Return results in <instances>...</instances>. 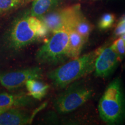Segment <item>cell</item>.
I'll list each match as a JSON object with an SVG mask.
<instances>
[{
	"label": "cell",
	"instance_id": "obj_6",
	"mask_svg": "<svg viewBox=\"0 0 125 125\" xmlns=\"http://www.w3.org/2000/svg\"><path fill=\"white\" fill-rule=\"evenodd\" d=\"M81 12L79 4L51 10L40 19L46 26L49 31L53 32L61 30H70L76 16Z\"/></svg>",
	"mask_w": 125,
	"mask_h": 125
},
{
	"label": "cell",
	"instance_id": "obj_13",
	"mask_svg": "<svg viewBox=\"0 0 125 125\" xmlns=\"http://www.w3.org/2000/svg\"><path fill=\"white\" fill-rule=\"evenodd\" d=\"M59 0H33L30 13L40 18L52 10L58 4Z\"/></svg>",
	"mask_w": 125,
	"mask_h": 125
},
{
	"label": "cell",
	"instance_id": "obj_15",
	"mask_svg": "<svg viewBox=\"0 0 125 125\" xmlns=\"http://www.w3.org/2000/svg\"><path fill=\"white\" fill-rule=\"evenodd\" d=\"M33 0H0V16L24 7Z\"/></svg>",
	"mask_w": 125,
	"mask_h": 125
},
{
	"label": "cell",
	"instance_id": "obj_9",
	"mask_svg": "<svg viewBox=\"0 0 125 125\" xmlns=\"http://www.w3.org/2000/svg\"><path fill=\"white\" fill-rule=\"evenodd\" d=\"M31 121L32 116L19 108H10L0 114V125H24Z\"/></svg>",
	"mask_w": 125,
	"mask_h": 125
},
{
	"label": "cell",
	"instance_id": "obj_4",
	"mask_svg": "<svg viewBox=\"0 0 125 125\" xmlns=\"http://www.w3.org/2000/svg\"><path fill=\"white\" fill-rule=\"evenodd\" d=\"M69 32L61 30L53 32V35L36 53L35 59L41 64H57L68 57Z\"/></svg>",
	"mask_w": 125,
	"mask_h": 125
},
{
	"label": "cell",
	"instance_id": "obj_16",
	"mask_svg": "<svg viewBox=\"0 0 125 125\" xmlns=\"http://www.w3.org/2000/svg\"><path fill=\"white\" fill-rule=\"evenodd\" d=\"M115 17L114 14L106 13L101 17L98 21V28L101 30H104L110 28L115 22Z\"/></svg>",
	"mask_w": 125,
	"mask_h": 125
},
{
	"label": "cell",
	"instance_id": "obj_2",
	"mask_svg": "<svg viewBox=\"0 0 125 125\" xmlns=\"http://www.w3.org/2000/svg\"><path fill=\"white\" fill-rule=\"evenodd\" d=\"M101 48L73 59L50 72L48 77L56 87L64 88L79 78L94 71L95 62Z\"/></svg>",
	"mask_w": 125,
	"mask_h": 125
},
{
	"label": "cell",
	"instance_id": "obj_1",
	"mask_svg": "<svg viewBox=\"0 0 125 125\" xmlns=\"http://www.w3.org/2000/svg\"><path fill=\"white\" fill-rule=\"evenodd\" d=\"M46 26L40 18L30 12L13 21L4 35L3 45L9 51H16L32 44L48 35Z\"/></svg>",
	"mask_w": 125,
	"mask_h": 125
},
{
	"label": "cell",
	"instance_id": "obj_12",
	"mask_svg": "<svg viewBox=\"0 0 125 125\" xmlns=\"http://www.w3.org/2000/svg\"><path fill=\"white\" fill-rule=\"evenodd\" d=\"M28 94L37 100L42 99L46 96L49 89L48 84L38 81V79H31L25 83Z\"/></svg>",
	"mask_w": 125,
	"mask_h": 125
},
{
	"label": "cell",
	"instance_id": "obj_18",
	"mask_svg": "<svg viewBox=\"0 0 125 125\" xmlns=\"http://www.w3.org/2000/svg\"><path fill=\"white\" fill-rule=\"evenodd\" d=\"M125 34V16H123L117 24L114 31V34L116 36L122 35Z\"/></svg>",
	"mask_w": 125,
	"mask_h": 125
},
{
	"label": "cell",
	"instance_id": "obj_8",
	"mask_svg": "<svg viewBox=\"0 0 125 125\" xmlns=\"http://www.w3.org/2000/svg\"><path fill=\"white\" fill-rule=\"evenodd\" d=\"M121 61L112 45L101 47L95 62V75L101 78L108 77L115 71Z\"/></svg>",
	"mask_w": 125,
	"mask_h": 125
},
{
	"label": "cell",
	"instance_id": "obj_7",
	"mask_svg": "<svg viewBox=\"0 0 125 125\" xmlns=\"http://www.w3.org/2000/svg\"><path fill=\"white\" fill-rule=\"evenodd\" d=\"M42 70L39 67L27 68L9 73H0V83L8 90H12L25 85L31 79H40Z\"/></svg>",
	"mask_w": 125,
	"mask_h": 125
},
{
	"label": "cell",
	"instance_id": "obj_19",
	"mask_svg": "<svg viewBox=\"0 0 125 125\" xmlns=\"http://www.w3.org/2000/svg\"><path fill=\"white\" fill-rule=\"evenodd\" d=\"M8 109H9L4 108H1V107H0V114H1L2 113H3V112L5 111L8 110Z\"/></svg>",
	"mask_w": 125,
	"mask_h": 125
},
{
	"label": "cell",
	"instance_id": "obj_10",
	"mask_svg": "<svg viewBox=\"0 0 125 125\" xmlns=\"http://www.w3.org/2000/svg\"><path fill=\"white\" fill-rule=\"evenodd\" d=\"M32 98L28 94L0 93V107L10 109L20 108L30 105Z\"/></svg>",
	"mask_w": 125,
	"mask_h": 125
},
{
	"label": "cell",
	"instance_id": "obj_14",
	"mask_svg": "<svg viewBox=\"0 0 125 125\" xmlns=\"http://www.w3.org/2000/svg\"><path fill=\"white\" fill-rule=\"evenodd\" d=\"M70 30L76 31L87 41L92 30V25L84 16L81 11L75 19Z\"/></svg>",
	"mask_w": 125,
	"mask_h": 125
},
{
	"label": "cell",
	"instance_id": "obj_5",
	"mask_svg": "<svg viewBox=\"0 0 125 125\" xmlns=\"http://www.w3.org/2000/svg\"><path fill=\"white\" fill-rule=\"evenodd\" d=\"M92 96L90 87L81 83H75L56 98L54 107L59 114H68L85 104Z\"/></svg>",
	"mask_w": 125,
	"mask_h": 125
},
{
	"label": "cell",
	"instance_id": "obj_3",
	"mask_svg": "<svg viewBox=\"0 0 125 125\" xmlns=\"http://www.w3.org/2000/svg\"><path fill=\"white\" fill-rule=\"evenodd\" d=\"M98 112L101 119L109 124L119 122L125 116V99L119 78L107 86L99 101Z\"/></svg>",
	"mask_w": 125,
	"mask_h": 125
},
{
	"label": "cell",
	"instance_id": "obj_17",
	"mask_svg": "<svg viewBox=\"0 0 125 125\" xmlns=\"http://www.w3.org/2000/svg\"><path fill=\"white\" fill-rule=\"evenodd\" d=\"M114 49L116 52L119 57L121 60L123 59L125 56V41L121 37L118 40L114 41L113 44L112 45Z\"/></svg>",
	"mask_w": 125,
	"mask_h": 125
},
{
	"label": "cell",
	"instance_id": "obj_20",
	"mask_svg": "<svg viewBox=\"0 0 125 125\" xmlns=\"http://www.w3.org/2000/svg\"><path fill=\"white\" fill-rule=\"evenodd\" d=\"M121 37L123 39V40H125V34H123V35H121Z\"/></svg>",
	"mask_w": 125,
	"mask_h": 125
},
{
	"label": "cell",
	"instance_id": "obj_11",
	"mask_svg": "<svg viewBox=\"0 0 125 125\" xmlns=\"http://www.w3.org/2000/svg\"><path fill=\"white\" fill-rule=\"evenodd\" d=\"M69 40H68V57L71 59L76 58L80 55L86 41L80 34L73 30H68Z\"/></svg>",
	"mask_w": 125,
	"mask_h": 125
}]
</instances>
